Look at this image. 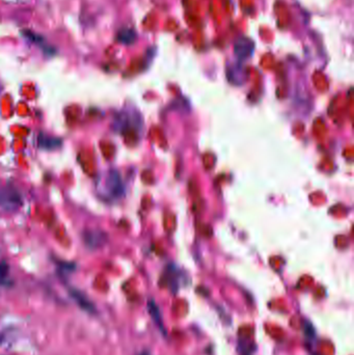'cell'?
I'll use <instances>...</instances> for the list:
<instances>
[{
    "label": "cell",
    "mask_w": 354,
    "mask_h": 355,
    "mask_svg": "<svg viewBox=\"0 0 354 355\" xmlns=\"http://www.w3.org/2000/svg\"><path fill=\"white\" fill-rule=\"evenodd\" d=\"M21 196L12 187H0V207L6 210H16L21 205Z\"/></svg>",
    "instance_id": "6da1fadb"
},
{
    "label": "cell",
    "mask_w": 354,
    "mask_h": 355,
    "mask_svg": "<svg viewBox=\"0 0 354 355\" xmlns=\"http://www.w3.org/2000/svg\"><path fill=\"white\" fill-rule=\"evenodd\" d=\"M83 240L85 245L90 249L100 248L105 244L107 240L106 234L98 230H88L83 234Z\"/></svg>",
    "instance_id": "7a4b0ae2"
},
{
    "label": "cell",
    "mask_w": 354,
    "mask_h": 355,
    "mask_svg": "<svg viewBox=\"0 0 354 355\" xmlns=\"http://www.w3.org/2000/svg\"><path fill=\"white\" fill-rule=\"evenodd\" d=\"M38 143H39L40 147L50 151V149L59 148L62 145V140L58 137H54V136L40 134L39 138H38Z\"/></svg>",
    "instance_id": "8992f818"
},
{
    "label": "cell",
    "mask_w": 354,
    "mask_h": 355,
    "mask_svg": "<svg viewBox=\"0 0 354 355\" xmlns=\"http://www.w3.org/2000/svg\"><path fill=\"white\" fill-rule=\"evenodd\" d=\"M107 188L114 196H121L124 193L123 181L117 171L109 172L107 177Z\"/></svg>",
    "instance_id": "3957f363"
},
{
    "label": "cell",
    "mask_w": 354,
    "mask_h": 355,
    "mask_svg": "<svg viewBox=\"0 0 354 355\" xmlns=\"http://www.w3.org/2000/svg\"><path fill=\"white\" fill-rule=\"evenodd\" d=\"M135 37H136V34L135 32L132 30V29H123L119 32V35H118V40L123 43V44H132L134 41H135Z\"/></svg>",
    "instance_id": "52a82bcc"
},
{
    "label": "cell",
    "mask_w": 354,
    "mask_h": 355,
    "mask_svg": "<svg viewBox=\"0 0 354 355\" xmlns=\"http://www.w3.org/2000/svg\"><path fill=\"white\" fill-rule=\"evenodd\" d=\"M254 49V43L246 37H240L235 44V53L240 59H245L249 56Z\"/></svg>",
    "instance_id": "5b68a950"
},
{
    "label": "cell",
    "mask_w": 354,
    "mask_h": 355,
    "mask_svg": "<svg viewBox=\"0 0 354 355\" xmlns=\"http://www.w3.org/2000/svg\"><path fill=\"white\" fill-rule=\"evenodd\" d=\"M139 355H150V353H148L147 351H144V352H142V353H140Z\"/></svg>",
    "instance_id": "9c48e42d"
},
{
    "label": "cell",
    "mask_w": 354,
    "mask_h": 355,
    "mask_svg": "<svg viewBox=\"0 0 354 355\" xmlns=\"http://www.w3.org/2000/svg\"><path fill=\"white\" fill-rule=\"evenodd\" d=\"M9 266L6 263H0V286H2L9 275Z\"/></svg>",
    "instance_id": "ba28073f"
},
{
    "label": "cell",
    "mask_w": 354,
    "mask_h": 355,
    "mask_svg": "<svg viewBox=\"0 0 354 355\" xmlns=\"http://www.w3.org/2000/svg\"><path fill=\"white\" fill-rule=\"evenodd\" d=\"M70 295L71 297L75 300V302L85 312L89 314H95L96 313V308L89 299L80 291L76 289H71L70 290Z\"/></svg>",
    "instance_id": "277c9868"
}]
</instances>
